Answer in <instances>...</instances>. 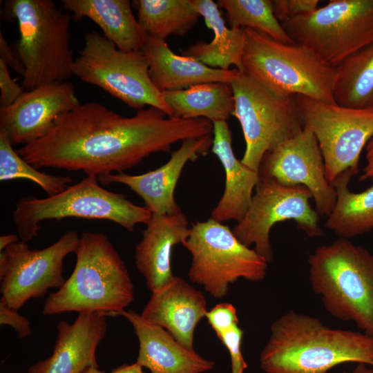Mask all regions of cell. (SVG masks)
Masks as SVG:
<instances>
[{
	"label": "cell",
	"mask_w": 373,
	"mask_h": 373,
	"mask_svg": "<svg viewBox=\"0 0 373 373\" xmlns=\"http://www.w3.org/2000/svg\"><path fill=\"white\" fill-rule=\"evenodd\" d=\"M204 118L168 117L149 107L124 117L98 102L79 104L60 116L40 138L17 151L36 167L82 171L97 178L122 173L156 153L187 139L212 135Z\"/></svg>",
	"instance_id": "1"
},
{
	"label": "cell",
	"mask_w": 373,
	"mask_h": 373,
	"mask_svg": "<svg viewBox=\"0 0 373 373\" xmlns=\"http://www.w3.org/2000/svg\"><path fill=\"white\" fill-rule=\"evenodd\" d=\"M348 362L373 367V337L330 328L316 317L294 310L271 325L260 356L265 373H327Z\"/></svg>",
	"instance_id": "2"
},
{
	"label": "cell",
	"mask_w": 373,
	"mask_h": 373,
	"mask_svg": "<svg viewBox=\"0 0 373 373\" xmlns=\"http://www.w3.org/2000/svg\"><path fill=\"white\" fill-rule=\"evenodd\" d=\"M76 262L61 287L45 300L44 316L70 312L117 316L134 300V287L125 262L103 233L85 231Z\"/></svg>",
	"instance_id": "3"
},
{
	"label": "cell",
	"mask_w": 373,
	"mask_h": 373,
	"mask_svg": "<svg viewBox=\"0 0 373 373\" xmlns=\"http://www.w3.org/2000/svg\"><path fill=\"white\" fill-rule=\"evenodd\" d=\"M308 265L312 287L325 309L373 337V254L340 238L318 247Z\"/></svg>",
	"instance_id": "4"
},
{
	"label": "cell",
	"mask_w": 373,
	"mask_h": 373,
	"mask_svg": "<svg viewBox=\"0 0 373 373\" xmlns=\"http://www.w3.org/2000/svg\"><path fill=\"white\" fill-rule=\"evenodd\" d=\"M245 30V72L280 97L305 96L336 103V68L299 43L286 44L250 28Z\"/></svg>",
	"instance_id": "5"
},
{
	"label": "cell",
	"mask_w": 373,
	"mask_h": 373,
	"mask_svg": "<svg viewBox=\"0 0 373 373\" xmlns=\"http://www.w3.org/2000/svg\"><path fill=\"white\" fill-rule=\"evenodd\" d=\"M8 10L17 21L16 53L24 67V91L66 82L75 65L70 46L71 15L52 0H12Z\"/></svg>",
	"instance_id": "6"
},
{
	"label": "cell",
	"mask_w": 373,
	"mask_h": 373,
	"mask_svg": "<svg viewBox=\"0 0 373 373\" xmlns=\"http://www.w3.org/2000/svg\"><path fill=\"white\" fill-rule=\"evenodd\" d=\"M151 216L145 207L104 189L96 175H89L58 194L45 198H21L12 211V220L20 240L27 242L38 235L39 223L44 220H104L133 231L137 224H146Z\"/></svg>",
	"instance_id": "7"
},
{
	"label": "cell",
	"mask_w": 373,
	"mask_h": 373,
	"mask_svg": "<svg viewBox=\"0 0 373 373\" xmlns=\"http://www.w3.org/2000/svg\"><path fill=\"white\" fill-rule=\"evenodd\" d=\"M149 61L140 50L124 52L96 31L84 35L73 75L103 89L137 111L154 107L168 117L172 111L149 76Z\"/></svg>",
	"instance_id": "8"
},
{
	"label": "cell",
	"mask_w": 373,
	"mask_h": 373,
	"mask_svg": "<svg viewBox=\"0 0 373 373\" xmlns=\"http://www.w3.org/2000/svg\"><path fill=\"white\" fill-rule=\"evenodd\" d=\"M182 244L191 256L190 281L216 299L224 298L240 278L259 282L266 276L268 262L242 244L227 225L211 218L193 224Z\"/></svg>",
	"instance_id": "9"
},
{
	"label": "cell",
	"mask_w": 373,
	"mask_h": 373,
	"mask_svg": "<svg viewBox=\"0 0 373 373\" xmlns=\"http://www.w3.org/2000/svg\"><path fill=\"white\" fill-rule=\"evenodd\" d=\"M280 23L294 42L336 67L373 43V0H331Z\"/></svg>",
	"instance_id": "10"
},
{
	"label": "cell",
	"mask_w": 373,
	"mask_h": 373,
	"mask_svg": "<svg viewBox=\"0 0 373 373\" xmlns=\"http://www.w3.org/2000/svg\"><path fill=\"white\" fill-rule=\"evenodd\" d=\"M229 84L234 99L231 115L240 122L245 142L241 162L258 172L267 152L303 129L296 98L275 95L245 71Z\"/></svg>",
	"instance_id": "11"
},
{
	"label": "cell",
	"mask_w": 373,
	"mask_h": 373,
	"mask_svg": "<svg viewBox=\"0 0 373 373\" xmlns=\"http://www.w3.org/2000/svg\"><path fill=\"white\" fill-rule=\"evenodd\" d=\"M304 126L314 134L325 176L332 185L347 172L358 173L361 154L373 137V110L352 108L295 96Z\"/></svg>",
	"instance_id": "12"
},
{
	"label": "cell",
	"mask_w": 373,
	"mask_h": 373,
	"mask_svg": "<svg viewBox=\"0 0 373 373\" xmlns=\"http://www.w3.org/2000/svg\"><path fill=\"white\" fill-rule=\"evenodd\" d=\"M312 198L304 186H286L260 177L245 215L232 231L242 244L248 247L254 245V249L269 262L273 260L270 231L276 223L294 220L308 236H323Z\"/></svg>",
	"instance_id": "13"
},
{
	"label": "cell",
	"mask_w": 373,
	"mask_h": 373,
	"mask_svg": "<svg viewBox=\"0 0 373 373\" xmlns=\"http://www.w3.org/2000/svg\"><path fill=\"white\" fill-rule=\"evenodd\" d=\"M80 236L75 231L64 233L42 249H31L18 241L0 252L1 300L19 310L29 300L45 296L52 288L62 287L64 258L75 253Z\"/></svg>",
	"instance_id": "14"
},
{
	"label": "cell",
	"mask_w": 373,
	"mask_h": 373,
	"mask_svg": "<svg viewBox=\"0 0 373 373\" xmlns=\"http://www.w3.org/2000/svg\"><path fill=\"white\" fill-rule=\"evenodd\" d=\"M258 173L261 178L273 179L283 185L307 188L319 216H328L335 206L336 189L326 179L317 140L305 126L296 136L264 155Z\"/></svg>",
	"instance_id": "15"
},
{
	"label": "cell",
	"mask_w": 373,
	"mask_h": 373,
	"mask_svg": "<svg viewBox=\"0 0 373 373\" xmlns=\"http://www.w3.org/2000/svg\"><path fill=\"white\" fill-rule=\"evenodd\" d=\"M79 104L67 81L24 91L10 106L0 108V132L12 145H26L44 135L60 116Z\"/></svg>",
	"instance_id": "16"
},
{
	"label": "cell",
	"mask_w": 373,
	"mask_h": 373,
	"mask_svg": "<svg viewBox=\"0 0 373 373\" xmlns=\"http://www.w3.org/2000/svg\"><path fill=\"white\" fill-rule=\"evenodd\" d=\"M212 142L211 135L184 140L170 159L154 170L140 175L113 173L97 178L104 185L120 183L127 186L143 200L152 214L177 213L182 210L175 201V190L182 172L188 162L206 155Z\"/></svg>",
	"instance_id": "17"
},
{
	"label": "cell",
	"mask_w": 373,
	"mask_h": 373,
	"mask_svg": "<svg viewBox=\"0 0 373 373\" xmlns=\"http://www.w3.org/2000/svg\"><path fill=\"white\" fill-rule=\"evenodd\" d=\"M207 312L203 294L182 278L174 276L151 293L140 315L146 321L166 330L184 347L194 350L195 329Z\"/></svg>",
	"instance_id": "18"
},
{
	"label": "cell",
	"mask_w": 373,
	"mask_h": 373,
	"mask_svg": "<svg viewBox=\"0 0 373 373\" xmlns=\"http://www.w3.org/2000/svg\"><path fill=\"white\" fill-rule=\"evenodd\" d=\"M57 332L52 355L30 366L28 373H82L98 367L96 351L107 332L106 316L79 313L73 323L59 321Z\"/></svg>",
	"instance_id": "19"
},
{
	"label": "cell",
	"mask_w": 373,
	"mask_h": 373,
	"mask_svg": "<svg viewBox=\"0 0 373 373\" xmlns=\"http://www.w3.org/2000/svg\"><path fill=\"white\" fill-rule=\"evenodd\" d=\"M135 250V265L152 292L169 283L174 276L171 254L174 246L187 238L189 222L182 211L152 214Z\"/></svg>",
	"instance_id": "20"
},
{
	"label": "cell",
	"mask_w": 373,
	"mask_h": 373,
	"mask_svg": "<svg viewBox=\"0 0 373 373\" xmlns=\"http://www.w3.org/2000/svg\"><path fill=\"white\" fill-rule=\"evenodd\" d=\"M118 316L132 325L139 341L137 363L150 373H203L214 363L178 342L166 330L155 325L133 310L125 309Z\"/></svg>",
	"instance_id": "21"
},
{
	"label": "cell",
	"mask_w": 373,
	"mask_h": 373,
	"mask_svg": "<svg viewBox=\"0 0 373 373\" xmlns=\"http://www.w3.org/2000/svg\"><path fill=\"white\" fill-rule=\"evenodd\" d=\"M211 151L221 162L225 174L223 193L211 213V218L223 223L240 221L245 215L260 180L258 172L242 163L234 155L232 134L227 121L213 122Z\"/></svg>",
	"instance_id": "22"
},
{
	"label": "cell",
	"mask_w": 373,
	"mask_h": 373,
	"mask_svg": "<svg viewBox=\"0 0 373 373\" xmlns=\"http://www.w3.org/2000/svg\"><path fill=\"white\" fill-rule=\"evenodd\" d=\"M141 50L149 63V76L162 93L182 90L207 82L230 84L239 71L210 68L195 59L178 55L164 39L146 35Z\"/></svg>",
	"instance_id": "23"
},
{
	"label": "cell",
	"mask_w": 373,
	"mask_h": 373,
	"mask_svg": "<svg viewBox=\"0 0 373 373\" xmlns=\"http://www.w3.org/2000/svg\"><path fill=\"white\" fill-rule=\"evenodd\" d=\"M196 12L202 16L214 37L209 43L199 41L184 50L182 55L191 57L213 68L229 70L235 66L244 72L242 58L245 43V28H229L218 4L212 0H191Z\"/></svg>",
	"instance_id": "24"
},
{
	"label": "cell",
	"mask_w": 373,
	"mask_h": 373,
	"mask_svg": "<svg viewBox=\"0 0 373 373\" xmlns=\"http://www.w3.org/2000/svg\"><path fill=\"white\" fill-rule=\"evenodd\" d=\"M76 19L87 17L104 36L124 52L140 50L146 34L135 19L128 0H61Z\"/></svg>",
	"instance_id": "25"
},
{
	"label": "cell",
	"mask_w": 373,
	"mask_h": 373,
	"mask_svg": "<svg viewBox=\"0 0 373 373\" xmlns=\"http://www.w3.org/2000/svg\"><path fill=\"white\" fill-rule=\"evenodd\" d=\"M162 94L172 111L171 117L227 121L234 109L233 91L227 83H202Z\"/></svg>",
	"instance_id": "26"
},
{
	"label": "cell",
	"mask_w": 373,
	"mask_h": 373,
	"mask_svg": "<svg viewBox=\"0 0 373 373\" xmlns=\"http://www.w3.org/2000/svg\"><path fill=\"white\" fill-rule=\"evenodd\" d=\"M354 174L347 172L332 186L336 191L335 206L325 227L343 238H351L373 229V183L359 193L352 192L348 184Z\"/></svg>",
	"instance_id": "27"
},
{
	"label": "cell",
	"mask_w": 373,
	"mask_h": 373,
	"mask_svg": "<svg viewBox=\"0 0 373 373\" xmlns=\"http://www.w3.org/2000/svg\"><path fill=\"white\" fill-rule=\"evenodd\" d=\"M336 68L334 102L349 108L373 110V43Z\"/></svg>",
	"instance_id": "28"
},
{
	"label": "cell",
	"mask_w": 373,
	"mask_h": 373,
	"mask_svg": "<svg viewBox=\"0 0 373 373\" xmlns=\"http://www.w3.org/2000/svg\"><path fill=\"white\" fill-rule=\"evenodd\" d=\"M137 21L146 35L166 39L169 35L184 36L197 23L199 15L191 0H139Z\"/></svg>",
	"instance_id": "29"
},
{
	"label": "cell",
	"mask_w": 373,
	"mask_h": 373,
	"mask_svg": "<svg viewBox=\"0 0 373 373\" xmlns=\"http://www.w3.org/2000/svg\"><path fill=\"white\" fill-rule=\"evenodd\" d=\"M230 28H250L286 44L294 43L276 17L272 0H219Z\"/></svg>",
	"instance_id": "30"
},
{
	"label": "cell",
	"mask_w": 373,
	"mask_h": 373,
	"mask_svg": "<svg viewBox=\"0 0 373 373\" xmlns=\"http://www.w3.org/2000/svg\"><path fill=\"white\" fill-rule=\"evenodd\" d=\"M6 136L0 132V180L26 179L39 185L48 196L59 193L71 183L70 176H60L43 173L26 162Z\"/></svg>",
	"instance_id": "31"
},
{
	"label": "cell",
	"mask_w": 373,
	"mask_h": 373,
	"mask_svg": "<svg viewBox=\"0 0 373 373\" xmlns=\"http://www.w3.org/2000/svg\"><path fill=\"white\" fill-rule=\"evenodd\" d=\"M243 333V330L237 323L218 337L229 351L231 363V373H243L248 367L242 352Z\"/></svg>",
	"instance_id": "32"
},
{
	"label": "cell",
	"mask_w": 373,
	"mask_h": 373,
	"mask_svg": "<svg viewBox=\"0 0 373 373\" xmlns=\"http://www.w3.org/2000/svg\"><path fill=\"white\" fill-rule=\"evenodd\" d=\"M205 318L218 338L235 324L238 323L236 307L229 303H222L208 310Z\"/></svg>",
	"instance_id": "33"
},
{
	"label": "cell",
	"mask_w": 373,
	"mask_h": 373,
	"mask_svg": "<svg viewBox=\"0 0 373 373\" xmlns=\"http://www.w3.org/2000/svg\"><path fill=\"white\" fill-rule=\"evenodd\" d=\"M318 0H272L273 10L281 23L296 16L312 12L318 7Z\"/></svg>",
	"instance_id": "34"
},
{
	"label": "cell",
	"mask_w": 373,
	"mask_h": 373,
	"mask_svg": "<svg viewBox=\"0 0 373 373\" xmlns=\"http://www.w3.org/2000/svg\"><path fill=\"white\" fill-rule=\"evenodd\" d=\"M0 104L1 107H7L13 104L24 92L13 79L5 61L0 59Z\"/></svg>",
	"instance_id": "35"
},
{
	"label": "cell",
	"mask_w": 373,
	"mask_h": 373,
	"mask_svg": "<svg viewBox=\"0 0 373 373\" xmlns=\"http://www.w3.org/2000/svg\"><path fill=\"white\" fill-rule=\"evenodd\" d=\"M17 311L0 300V324L11 326L17 332L18 336L23 338L30 336L32 329L29 320L19 314Z\"/></svg>",
	"instance_id": "36"
},
{
	"label": "cell",
	"mask_w": 373,
	"mask_h": 373,
	"mask_svg": "<svg viewBox=\"0 0 373 373\" xmlns=\"http://www.w3.org/2000/svg\"><path fill=\"white\" fill-rule=\"evenodd\" d=\"M0 59H3L8 67L23 77L24 67L16 52L8 45L1 32H0Z\"/></svg>",
	"instance_id": "37"
},
{
	"label": "cell",
	"mask_w": 373,
	"mask_h": 373,
	"mask_svg": "<svg viewBox=\"0 0 373 373\" xmlns=\"http://www.w3.org/2000/svg\"><path fill=\"white\" fill-rule=\"evenodd\" d=\"M365 153L366 164L358 178L359 181L373 180V137L365 146Z\"/></svg>",
	"instance_id": "38"
},
{
	"label": "cell",
	"mask_w": 373,
	"mask_h": 373,
	"mask_svg": "<svg viewBox=\"0 0 373 373\" xmlns=\"http://www.w3.org/2000/svg\"><path fill=\"white\" fill-rule=\"evenodd\" d=\"M138 363L133 364H123L121 366L113 370L109 373H146Z\"/></svg>",
	"instance_id": "39"
},
{
	"label": "cell",
	"mask_w": 373,
	"mask_h": 373,
	"mask_svg": "<svg viewBox=\"0 0 373 373\" xmlns=\"http://www.w3.org/2000/svg\"><path fill=\"white\" fill-rule=\"evenodd\" d=\"M19 236L7 234L0 236V252L4 251L9 246L19 241Z\"/></svg>",
	"instance_id": "40"
},
{
	"label": "cell",
	"mask_w": 373,
	"mask_h": 373,
	"mask_svg": "<svg viewBox=\"0 0 373 373\" xmlns=\"http://www.w3.org/2000/svg\"><path fill=\"white\" fill-rule=\"evenodd\" d=\"M350 373H373V367L370 368L364 363H358L355 369Z\"/></svg>",
	"instance_id": "41"
},
{
	"label": "cell",
	"mask_w": 373,
	"mask_h": 373,
	"mask_svg": "<svg viewBox=\"0 0 373 373\" xmlns=\"http://www.w3.org/2000/svg\"><path fill=\"white\" fill-rule=\"evenodd\" d=\"M82 373H104L98 370V367H89Z\"/></svg>",
	"instance_id": "42"
},
{
	"label": "cell",
	"mask_w": 373,
	"mask_h": 373,
	"mask_svg": "<svg viewBox=\"0 0 373 373\" xmlns=\"http://www.w3.org/2000/svg\"><path fill=\"white\" fill-rule=\"evenodd\" d=\"M343 373H347V372H343Z\"/></svg>",
	"instance_id": "43"
}]
</instances>
